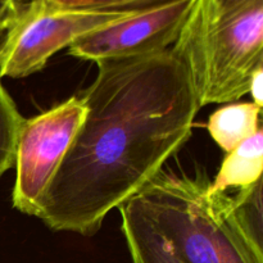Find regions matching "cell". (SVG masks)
Wrapping results in <instances>:
<instances>
[{
	"label": "cell",
	"mask_w": 263,
	"mask_h": 263,
	"mask_svg": "<svg viewBox=\"0 0 263 263\" xmlns=\"http://www.w3.org/2000/svg\"><path fill=\"white\" fill-rule=\"evenodd\" d=\"M80 98L86 113L37 217L51 230L92 236L185 145L200 105L182 59L168 48L97 62Z\"/></svg>",
	"instance_id": "cell-1"
},
{
	"label": "cell",
	"mask_w": 263,
	"mask_h": 263,
	"mask_svg": "<svg viewBox=\"0 0 263 263\" xmlns=\"http://www.w3.org/2000/svg\"><path fill=\"white\" fill-rule=\"evenodd\" d=\"M171 48L187 67L200 108L238 102L263 67V0H194Z\"/></svg>",
	"instance_id": "cell-2"
},
{
	"label": "cell",
	"mask_w": 263,
	"mask_h": 263,
	"mask_svg": "<svg viewBox=\"0 0 263 263\" xmlns=\"http://www.w3.org/2000/svg\"><path fill=\"white\" fill-rule=\"evenodd\" d=\"M204 170L161 171L136 202L185 263H263L231 221L226 193H211Z\"/></svg>",
	"instance_id": "cell-3"
},
{
	"label": "cell",
	"mask_w": 263,
	"mask_h": 263,
	"mask_svg": "<svg viewBox=\"0 0 263 263\" xmlns=\"http://www.w3.org/2000/svg\"><path fill=\"white\" fill-rule=\"evenodd\" d=\"M143 10V9H141ZM140 10L59 9L45 0H27L15 18L0 61V79H23L41 71L58 51L95 30Z\"/></svg>",
	"instance_id": "cell-4"
},
{
	"label": "cell",
	"mask_w": 263,
	"mask_h": 263,
	"mask_svg": "<svg viewBox=\"0 0 263 263\" xmlns=\"http://www.w3.org/2000/svg\"><path fill=\"white\" fill-rule=\"evenodd\" d=\"M86 108L80 97H71L61 104L28 120H23L17 138L13 187V207L37 217L41 203L55 177L77 131Z\"/></svg>",
	"instance_id": "cell-5"
},
{
	"label": "cell",
	"mask_w": 263,
	"mask_h": 263,
	"mask_svg": "<svg viewBox=\"0 0 263 263\" xmlns=\"http://www.w3.org/2000/svg\"><path fill=\"white\" fill-rule=\"evenodd\" d=\"M194 0H174L143 9L74 41L68 54L84 61L133 58L171 48Z\"/></svg>",
	"instance_id": "cell-6"
},
{
	"label": "cell",
	"mask_w": 263,
	"mask_h": 263,
	"mask_svg": "<svg viewBox=\"0 0 263 263\" xmlns=\"http://www.w3.org/2000/svg\"><path fill=\"white\" fill-rule=\"evenodd\" d=\"M118 210L121 228L133 263H185L141 210L135 198Z\"/></svg>",
	"instance_id": "cell-7"
},
{
	"label": "cell",
	"mask_w": 263,
	"mask_h": 263,
	"mask_svg": "<svg viewBox=\"0 0 263 263\" xmlns=\"http://www.w3.org/2000/svg\"><path fill=\"white\" fill-rule=\"evenodd\" d=\"M263 130L226 154L215 180L211 181V193H229L252 186L262 179Z\"/></svg>",
	"instance_id": "cell-8"
},
{
	"label": "cell",
	"mask_w": 263,
	"mask_h": 263,
	"mask_svg": "<svg viewBox=\"0 0 263 263\" xmlns=\"http://www.w3.org/2000/svg\"><path fill=\"white\" fill-rule=\"evenodd\" d=\"M261 110L253 102L229 103L210 116L208 133L222 151L230 153L262 127Z\"/></svg>",
	"instance_id": "cell-9"
},
{
	"label": "cell",
	"mask_w": 263,
	"mask_h": 263,
	"mask_svg": "<svg viewBox=\"0 0 263 263\" xmlns=\"http://www.w3.org/2000/svg\"><path fill=\"white\" fill-rule=\"evenodd\" d=\"M262 179L246 189L235 190V194L226 193V205L236 230L263 258V211Z\"/></svg>",
	"instance_id": "cell-10"
},
{
	"label": "cell",
	"mask_w": 263,
	"mask_h": 263,
	"mask_svg": "<svg viewBox=\"0 0 263 263\" xmlns=\"http://www.w3.org/2000/svg\"><path fill=\"white\" fill-rule=\"evenodd\" d=\"M25 118L0 81V176L12 168L20 128Z\"/></svg>",
	"instance_id": "cell-11"
},
{
	"label": "cell",
	"mask_w": 263,
	"mask_h": 263,
	"mask_svg": "<svg viewBox=\"0 0 263 263\" xmlns=\"http://www.w3.org/2000/svg\"><path fill=\"white\" fill-rule=\"evenodd\" d=\"M174 0H95L90 8L102 10H141Z\"/></svg>",
	"instance_id": "cell-12"
},
{
	"label": "cell",
	"mask_w": 263,
	"mask_h": 263,
	"mask_svg": "<svg viewBox=\"0 0 263 263\" xmlns=\"http://www.w3.org/2000/svg\"><path fill=\"white\" fill-rule=\"evenodd\" d=\"M27 0H0V30L12 25Z\"/></svg>",
	"instance_id": "cell-13"
},
{
	"label": "cell",
	"mask_w": 263,
	"mask_h": 263,
	"mask_svg": "<svg viewBox=\"0 0 263 263\" xmlns=\"http://www.w3.org/2000/svg\"><path fill=\"white\" fill-rule=\"evenodd\" d=\"M252 98H253V103L262 108L263 105V67L257 69L254 74L252 76L251 84H249V91Z\"/></svg>",
	"instance_id": "cell-14"
},
{
	"label": "cell",
	"mask_w": 263,
	"mask_h": 263,
	"mask_svg": "<svg viewBox=\"0 0 263 263\" xmlns=\"http://www.w3.org/2000/svg\"><path fill=\"white\" fill-rule=\"evenodd\" d=\"M50 7L59 9H85L94 4L95 0H45Z\"/></svg>",
	"instance_id": "cell-15"
},
{
	"label": "cell",
	"mask_w": 263,
	"mask_h": 263,
	"mask_svg": "<svg viewBox=\"0 0 263 263\" xmlns=\"http://www.w3.org/2000/svg\"><path fill=\"white\" fill-rule=\"evenodd\" d=\"M12 25H13V23H12ZM12 25L7 26V27H4V28H2V30H0V61H2L3 55H4L5 49H7L8 43H9L10 31H12Z\"/></svg>",
	"instance_id": "cell-16"
},
{
	"label": "cell",
	"mask_w": 263,
	"mask_h": 263,
	"mask_svg": "<svg viewBox=\"0 0 263 263\" xmlns=\"http://www.w3.org/2000/svg\"><path fill=\"white\" fill-rule=\"evenodd\" d=\"M222 2H225V0H222Z\"/></svg>",
	"instance_id": "cell-17"
}]
</instances>
